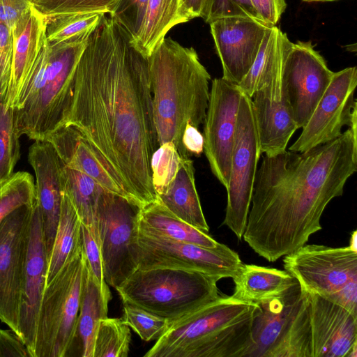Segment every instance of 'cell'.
<instances>
[{
    "instance_id": "cell-1",
    "label": "cell",
    "mask_w": 357,
    "mask_h": 357,
    "mask_svg": "<svg viewBox=\"0 0 357 357\" xmlns=\"http://www.w3.org/2000/svg\"><path fill=\"white\" fill-rule=\"evenodd\" d=\"M66 124L81 132L130 203L142 209L158 202L149 56L109 15L89 36L76 66Z\"/></svg>"
},
{
    "instance_id": "cell-2",
    "label": "cell",
    "mask_w": 357,
    "mask_h": 357,
    "mask_svg": "<svg viewBox=\"0 0 357 357\" xmlns=\"http://www.w3.org/2000/svg\"><path fill=\"white\" fill-rule=\"evenodd\" d=\"M357 171V125L304 152L262 156L243 240L270 262L306 244L321 229L330 202Z\"/></svg>"
},
{
    "instance_id": "cell-3",
    "label": "cell",
    "mask_w": 357,
    "mask_h": 357,
    "mask_svg": "<svg viewBox=\"0 0 357 357\" xmlns=\"http://www.w3.org/2000/svg\"><path fill=\"white\" fill-rule=\"evenodd\" d=\"M153 113L159 146L172 143L188 157L182 137L187 124H203L209 100L211 75L196 51L164 38L149 56Z\"/></svg>"
},
{
    "instance_id": "cell-4",
    "label": "cell",
    "mask_w": 357,
    "mask_h": 357,
    "mask_svg": "<svg viewBox=\"0 0 357 357\" xmlns=\"http://www.w3.org/2000/svg\"><path fill=\"white\" fill-rule=\"evenodd\" d=\"M256 305L220 296L169 322L145 357H245Z\"/></svg>"
},
{
    "instance_id": "cell-5",
    "label": "cell",
    "mask_w": 357,
    "mask_h": 357,
    "mask_svg": "<svg viewBox=\"0 0 357 357\" xmlns=\"http://www.w3.org/2000/svg\"><path fill=\"white\" fill-rule=\"evenodd\" d=\"M88 38L44 44L13 107L19 137L24 135L34 141L46 140L66 124L75 71Z\"/></svg>"
},
{
    "instance_id": "cell-6",
    "label": "cell",
    "mask_w": 357,
    "mask_h": 357,
    "mask_svg": "<svg viewBox=\"0 0 357 357\" xmlns=\"http://www.w3.org/2000/svg\"><path fill=\"white\" fill-rule=\"evenodd\" d=\"M218 281L191 270L137 268L115 289L123 303L138 306L171 322L220 297Z\"/></svg>"
},
{
    "instance_id": "cell-7",
    "label": "cell",
    "mask_w": 357,
    "mask_h": 357,
    "mask_svg": "<svg viewBox=\"0 0 357 357\" xmlns=\"http://www.w3.org/2000/svg\"><path fill=\"white\" fill-rule=\"evenodd\" d=\"M245 357H312L309 293L296 279L256 304Z\"/></svg>"
},
{
    "instance_id": "cell-8",
    "label": "cell",
    "mask_w": 357,
    "mask_h": 357,
    "mask_svg": "<svg viewBox=\"0 0 357 357\" xmlns=\"http://www.w3.org/2000/svg\"><path fill=\"white\" fill-rule=\"evenodd\" d=\"M86 262L82 242L45 286L38 310L33 357L71 355Z\"/></svg>"
},
{
    "instance_id": "cell-9",
    "label": "cell",
    "mask_w": 357,
    "mask_h": 357,
    "mask_svg": "<svg viewBox=\"0 0 357 357\" xmlns=\"http://www.w3.org/2000/svg\"><path fill=\"white\" fill-rule=\"evenodd\" d=\"M283 266L307 292L357 314V251L349 245L305 244L284 256Z\"/></svg>"
},
{
    "instance_id": "cell-10",
    "label": "cell",
    "mask_w": 357,
    "mask_h": 357,
    "mask_svg": "<svg viewBox=\"0 0 357 357\" xmlns=\"http://www.w3.org/2000/svg\"><path fill=\"white\" fill-rule=\"evenodd\" d=\"M139 208L125 197L104 190L96 207L98 228L105 280L114 288L136 269L135 245Z\"/></svg>"
},
{
    "instance_id": "cell-11",
    "label": "cell",
    "mask_w": 357,
    "mask_h": 357,
    "mask_svg": "<svg viewBox=\"0 0 357 357\" xmlns=\"http://www.w3.org/2000/svg\"><path fill=\"white\" fill-rule=\"evenodd\" d=\"M251 98L242 93L231 156L223 225L241 240L247 224L258 162L261 155Z\"/></svg>"
},
{
    "instance_id": "cell-12",
    "label": "cell",
    "mask_w": 357,
    "mask_h": 357,
    "mask_svg": "<svg viewBox=\"0 0 357 357\" xmlns=\"http://www.w3.org/2000/svg\"><path fill=\"white\" fill-rule=\"evenodd\" d=\"M135 251L137 268H182L200 272L218 280L233 278L243 264L238 254L225 244L219 243L215 248H208L139 229Z\"/></svg>"
},
{
    "instance_id": "cell-13",
    "label": "cell",
    "mask_w": 357,
    "mask_h": 357,
    "mask_svg": "<svg viewBox=\"0 0 357 357\" xmlns=\"http://www.w3.org/2000/svg\"><path fill=\"white\" fill-rule=\"evenodd\" d=\"M311 41H283L282 82L298 128L308 121L333 75Z\"/></svg>"
},
{
    "instance_id": "cell-14",
    "label": "cell",
    "mask_w": 357,
    "mask_h": 357,
    "mask_svg": "<svg viewBox=\"0 0 357 357\" xmlns=\"http://www.w3.org/2000/svg\"><path fill=\"white\" fill-rule=\"evenodd\" d=\"M36 202L17 208L0 223V320L18 336L24 269Z\"/></svg>"
},
{
    "instance_id": "cell-15",
    "label": "cell",
    "mask_w": 357,
    "mask_h": 357,
    "mask_svg": "<svg viewBox=\"0 0 357 357\" xmlns=\"http://www.w3.org/2000/svg\"><path fill=\"white\" fill-rule=\"evenodd\" d=\"M356 85V66L333 73L326 91L289 151L304 152L337 138L344 126L357 125Z\"/></svg>"
},
{
    "instance_id": "cell-16",
    "label": "cell",
    "mask_w": 357,
    "mask_h": 357,
    "mask_svg": "<svg viewBox=\"0 0 357 357\" xmlns=\"http://www.w3.org/2000/svg\"><path fill=\"white\" fill-rule=\"evenodd\" d=\"M242 93L237 84L222 77L213 79L203 123L204 152L212 173L225 188Z\"/></svg>"
},
{
    "instance_id": "cell-17",
    "label": "cell",
    "mask_w": 357,
    "mask_h": 357,
    "mask_svg": "<svg viewBox=\"0 0 357 357\" xmlns=\"http://www.w3.org/2000/svg\"><path fill=\"white\" fill-rule=\"evenodd\" d=\"M209 24L222 67V77L238 85L250 70L271 25L243 17L220 18Z\"/></svg>"
},
{
    "instance_id": "cell-18",
    "label": "cell",
    "mask_w": 357,
    "mask_h": 357,
    "mask_svg": "<svg viewBox=\"0 0 357 357\" xmlns=\"http://www.w3.org/2000/svg\"><path fill=\"white\" fill-rule=\"evenodd\" d=\"M312 357H347L357 346V316L309 293Z\"/></svg>"
},
{
    "instance_id": "cell-19",
    "label": "cell",
    "mask_w": 357,
    "mask_h": 357,
    "mask_svg": "<svg viewBox=\"0 0 357 357\" xmlns=\"http://www.w3.org/2000/svg\"><path fill=\"white\" fill-rule=\"evenodd\" d=\"M251 100L261 154L272 157L284 152L298 128L284 95L282 75L257 89Z\"/></svg>"
},
{
    "instance_id": "cell-20",
    "label": "cell",
    "mask_w": 357,
    "mask_h": 357,
    "mask_svg": "<svg viewBox=\"0 0 357 357\" xmlns=\"http://www.w3.org/2000/svg\"><path fill=\"white\" fill-rule=\"evenodd\" d=\"M28 161L35 172L36 202L48 261L60 216L63 192L61 169L63 162L47 140H37L31 145Z\"/></svg>"
},
{
    "instance_id": "cell-21",
    "label": "cell",
    "mask_w": 357,
    "mask_h": 357,
    "mask_svg": "<svg viewBox=\"0 0 357 357\" xmlns=\"http://www.w3.org/2000/svg\"><path fill=\"white\" fill-rule=\"evenodd\" d=\"M47 256L43 237L40 213L36 202L24 269L19 337L34 356L38 310L45 287Z\"/></svg>"
},
{
    "instance_id": "cell-22",
    "label": "cell",
    "mask_w": 357,
    "mask_h": 357,
    "mask_svg": "<svg viewBox=\"0 0 357 357\" xmlns=\"http://www.w3.org/2000/svg\"><path fill=\"white\" fill-rule=\"evenodd\" d=\"M47 17L32 6L12 30L13 62L6 105L13 107L39 53L46 43Z\"/></svg>"
},
{
    "instance_id": "cell-23",
    "label": "cell",
    "mask_w": 357,
    "mask_h": 357,
    "mask_svg": "<svg viewBox=\"0 0 357 357\" xmlns=\"http://www.w3.org/2000/svg\"><path fill=\"white\" fill-rule=\"evenodd\" d=\"M46 140L51 143L66 166L88 175L104 190L125 197L77 128L65 124Z\"/></svg>"
},
{
    "instance_id": "cell-24",
    "label": "cell",
    "mask_w": 357,
    "mask_h": 357,
    "mask_svg": "<svg viewBox=\"0 0 357 357\" xmlns=\"http://www.w3.org/2000/svg\"><path fill=\"white\" fill-rule=\"evenodd\" d=\"M158 197L172 214L202 231L208 232L195 185L193 162L190 157L181 158L175 176Z\"/></svg>"
},
{
    "instance_id": "cell-25",
    "label": "cell",
    "mask_w": 357,
    "mask_h": 357,
    "mask_svg": "<svg viewBox=\"0 0 357 357\" xmlns=\"http://www.w3.org/2000/svg\"><path fill=\"white\" fill-rule=\"evenodd\" d=\"M111 298L112 294H105L101 290L95 280L86 261L77 322L76 337L73 348V350L75 345L78 344L81 356L93 357L96 333L100 321L107 317L108 304Z\"/></svg>"
},
{
    "instance_id": "cell-26",
    "label": "cell",
    "mask_w": 357,
    "mask_h": 357,
    "mask_svg": "<svg viewBox=\"0 0 357 357\" xmlns=\"http://www.w3.org/2000/svg\"><path fill=\"white\" fill-rule=\"evenodd\" d=\"M137 228L142 231L173 241L208 248H215L219 244L208 233L197 229L172 214L159 202L139 209Z\"/></svg>"
},
{
    "instance_id": "cell-27",
    "label": "cell",
    "mask_w": 357,
    "mask_h": 357,
    "mask_svg": "<svg viewBox=\"0 0 357 357\" xmlns=\"http://www.w3.org/2000/svg\"><path fill=\"white\" fill-rule=\"evenodd\" d=\"M232 279L234 290L231 296L255 305L280 294L295 280L286 271L244 264Z\"/></svg>"
},
{
    "instance_id": "cell-28",
    "label": "cell",
    "mask_w": 357,
    "mask_h": 357,
    "mask_svg": "<svg viewBox=\"0 0 357 357\" xmlns=\"http://www.w3.org/2000/svg\"><path fill=\"white\" fill-rule=\"evenodd\" d=\"M286 35L275 25L268 27L254 63L238 84L242 93L252 98L257 89L282 75Z\"/></svg>"
},
{
    "instance_id": "cell-29",
    "label": "cell",
    "mask_w": 357,
    "mask_h": 357,
    "mask_svg": "<svg viewBox=\"0 0 357 357\" xmlns=\"http://www.w3.org/2000/svg\"><path fill=\"white\" fill-rule=\"evenodd\" d=\"M81 225L75 208L63 191L59 224L47 261L45 286L55 277L70 255L82 243Z\"/></svg>"
},
{
    "instance_id": "cell-30",
    "label": "cell",
    "mask_w": 357,
    "mask_h": 357,
    "mask_svg": "<svg viewBox=\"0 0 357 357\" xmlns=\"http://www.w3.org/2000/svg\"><path fill=\"white\" fill-rule=\"evenodd\" d=\"M183 23L179 0H149L140 32L135 40L137 47L149 56L167 33L175 25Z\"/></svg>"
},
{
    "instance_id": "cell-31",
    "label": "cell",
    "mask_w": 357,
    "mask_h": 357,
    "mask_svg": "<svg viewBox=\"0 0 357 357\" xmlns=\"http://www.w3.org/2000/svg\"><path fill=\"white\" fill-rule=\"evenodd\" d=\"M61 180L62 190L72 202L82 224L96 225L98 201L104 189L88 175L64 164L61 169Z\"/></svg>"
},
{
    "instance_id": "cell-32",
    "label": "cell",
    "mask_w": 357,
    "mask_h": 357,
    "mask_svg": "<svg viewBox=\"0 0 357 357\" xmlns=\"http://www.w3.org/2000/svg\"><path fill=\"white\" fill-rule=\"evenodd\" d=\"M105 14L82 13L47 17L46 40L48 45L88 38Z\"/></svg>"
},
{
    "instance_id": "cell-33",
    "label": "cell",
    "mask_w": 357,
    "mask_h": 357,
    "mask_svg": "<svg viewBox=\"0 0 357 357\" xmlns=\"http://www.w3.org/2000/svg\"><path fill=\"white\" fill-rule=\"evenodd\" d=\"M130 340V327L122 318L102 319L96 333L93 357H126Z\"/></svg>"
},
{
    "instance_id": "cell-34",
    "label": "cell",
    "mask_w": 357,
    "mask_h": 357,
    "mask_svg": "<svg viewBox=\"0 0 357 357\" xmlns=\"http://www.w3.org/2000/svg\"><path fill=\"white\" fill-rule=\"evenodd\" d=\"M36 200L32 175L26 172H14L8 179L0 183V223L14 210L33 204Z\"/></svg>"
},
{
    "instance_id": "cell-35",
    "label": "cell",
    "mask_w": 357,
    "mask_h": 357,
    "mask_svg": "<svg viewBox=\"0 0 357 357\" xmlns=\"http://www.w3.org/2000/svg\"><path fill=\"white\" fill-rule=\"evenodd\" d=\"M19 138L15 128L13 108L0 103V183L14 173L20 157Z\"/></svg>"
},
{
    "instance_id": "cell-36",
    "label": "cell",
    "mask_w": 357,
    "mask_h": 357,
    "mask_svg": "<svg viewBox=\"0 0 357 357\" xmlns=\"http://www.w3.org/2000/svg\"><path fill=\"white\" fill-rule=\"evenodd\" d=\"M119 0H32L36 10L50 17L59 15L102 13L109 14Z\"/></svg>"
},
{
    "instance_id": "cell-37",
    "label": "cell",
    "mask_w": 357,
    "mask_h": 357,
    "mask_svg": "<svg viewBox=\"0 0 357 357\" xmlns=\"http://www.w3.org/2000/svg\"><path fill=\"white\" fill-rule=\"evenodd\" d=\"M123 320L146 342L158 340L167 330L169 321L138 306L123 303Z\"/></svg>"
},
{
    "instance_id": "cell-38",
    "label": "cell",
    "mask_w": 357,
    "mask_h": 357,
    "mask_svg": "<svg viewBox=\"0 0 357 357\" xmlns=\"http://www.w3.org/2000/svg\"><path fill=\"white\" fill-rule=\"evenodd\" d=\"M180 160L181 156L171 142L160 146L153 154L151 167L157 195L164 191L175 176Z\"/></svg>"
},
{
    "instance_id": "cell-39",
    "label": "cell",
    "mask_w": 357,
    "mask_h": 357,
    "mask_svg": "<svg viewBox=\"0 0 357 357\" xmlns=\"http://www.w3.org/2000/svg\"><path fill=\"white\" fill-rule=\"evenodd\" d=\"M243 17L260 20L251 0H206L202 12L206 23L224 17ZM261 21V20H260Z\"/></svg>"
},
{
    "instance_id": "cell-40",
    "label": "cell",
    "mask_w": 357,
    "mask_h": 357,
    "mask_svg": "<svg viewBox=\"0 0 357 357\" xmlns=\"http://www.w3.org/2000/svg\"><path fill=\"white\" fill-rule=\"evenodd\" d=\"M149 0H119L112 11V17L135 40L140 32Z\"/></svg>"
},
{
    "instance_id": "cell-41",
    "label": "cell",
    "mask_w": 357,
    "mask_h": 357,
    "mask_svg": "<svg viewBox=\"0 0 357 357\" xmlns=\"http://www.w3.org/2000/svg\"><path fill=\"white\" fill-rule=\"evenodd\" d=\"M82 245L87 263L91 273L100 287L105 293L111 294L103 271L100 244L96 223L93 226L81 225Z\"/></svg>"
},
{
    "instance_id": "cell-42",
    "label": "cell",
    "mask_w": 357,
    "mask_h": 357,
    "mask_svg": "<svg viewBox=\"0 0 357 357\" xmlns=\"http://www.w3.org/2000/svg\"><path fill=\"white\" fill-rule=\"evenodd\" d=\"M12 31L0 22V103L6 105L13 70Z\"/></svg>"
},
{
    "instance_id": "cell-43",
    "label": "cell",
    "mask_w": 357,
    "mask_h": 357,
    "mask_svg": "<svg viewBox=\"0 0 357 357\" xmlns=\"http://www.w3.org/2000/svg\"><path fill=\"white\" fill-rule=\"evenodd\" d=\"M32 6V0H0V22L12 31Z\"/></svg>"
},
{
    "instance_id": "cell-44",
    "label": "cell",
    "mask_w": 357,
    "mask_h": 357,
    "mask_svg": "<svg viewBox=\"0 0 357 357\" xmlns=\"http://www.w3.org/2000/svg\"><path fill=\"white\" fill-rule=\"evenodd\" d=\"M259 20L274 26L287 8L286 0H251Z\"/></svg>"
},
{
    "instance_id": "cell-45",
    "label": "cell",
    "mask_w": 357,
    "mask_h": 357,
    "mask_svg": "<svg viewBox=\"0 0 357 357\" xmlns=\"http://www.w3.org/2000/svg\"><path fill=\"white\" fill-rule=\"evenodd\" d=\"M31 357L27 347L12 329H0V357Z\"/></svg>"
},
{
    "instance_id": "cell-46",
    "label": "cell",
    "mask_w": 357,
    "mask_h": 357,
    "mask_svg": "<svg viewBox=\"0 0 357 357\" xmlns=\"http://www.w3.org/2000/svg\"><path fill=\"white\" fill-rule=\"evenodd\" d=\"M182 144L188 157L199 156L204 152V137L199 128L187 124L182 137Z\"/></svg>"
},
{
    "instance_id": "cell-47",
    "label": "cell",
    "mask_w": 357,
    "mask_h": 357,
    "mask_svg": "<svg viewBox=\"0 0 357 357\" xmlns=\"http://www.w3.org/2000/svg\"><path fill=\"white\" fill-rule=\"evenodd\" d=\"M206 0H179V10L183 23L201 17Z\"/></svg>"
},
{
    "instance_id": "cell-48",
    "label": "cell",
    "mask_w": 357,
    "mask_h": 357,
    "mask_svg": "<svg viewBox=\"0 0 357 357\" xmlns=\"http://www.w3.org/2000/svg\"><path fill=\"white\" fill-rule=\"evenodd\" d=\"M349 246L355 251H357V231H354L351 234Z\"/></svg>"
},
{
    "instance_id": "cell-49",
    "label": "cell",
    "mask_w": 357,
    "mask_h": 357,
    "mask_svg": "<svg viewBox=\"0 0 357 357\" xmlns=\"http://www.w3.org/2000/svg\"><path fill=\"white\" fill-rule=\"evenodd\" d=\"M347 357H357V346L354 347L347 355Z\"/></svg>"
},
{
    "instance_id": "cell-50",
    "label": "cell",
    "mask_w": 357,
    "mask_h": 357,
    "mask_svg": "<svg viewBox=\"0 0 357 357\" xmlns=\"http://www.w3.org/2000/svg\"><path fill=\"white\" fill-rule=\"evenodd\" d=\"M305 2L311 3V2H327V1H333L337 0H302Z\"/></svg>"
}]
</instances>
